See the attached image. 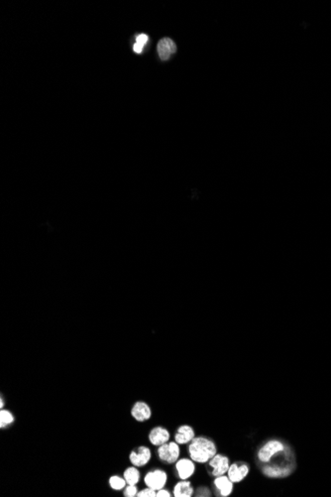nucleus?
<instances>
[{
  "mask_svg": "<svg viewBox=\"0 0 331 497\" xmlns=\"http://www.w3.org/2000/svg\"><path fill=\"white\" fill-rule=\"evenodd\" d=\"M177 51V46L175 42L170 38L162 39L157 46V52L162 61L169 60L172 55H174Z\"/></svg>",
  "mask_w": 331,
  "mask_h": 497,
  "instance_id": "7",
  "label": "nucleus"
},
{
  "mask_svg": "<svg viewBox=\"0 0 331 497\" xmlns=\"http://www.w3.org/2000/svg\"><path fill=\"white\" fill-rule=\"evenodd\" d=\"M152 458L151 450L145 446L138 447L137 451H132L129 455V460L131 464L137 467L146 465Z\"/></svg>",
  "mask_w": 331,
  "mask_h": 497,
  "instance_id": "6",
  "label": "nucleus"
},
{
  "mask_svg": "<svg viewBox=\"0 0 331 497\" xmlns=\"http://www.w3.org/2000/svg\"><path fill=\"white\" fill-rule=\"evenodd\" d=\"M168 480V475L166 473V471L162 469H155L152 471H149L144 478L145 484L147 487H150L154 490H159L165 487L166 483Z\"/></svg>",
  "mask_w": 331,
  "mask_h": 497,
  "instance_id": "4",
  "label": "nucleus"
},
{
  "mask_svg": "<svg viewBox=\"0 0 331 497\" xmlns=\"http://www.w3.org/2000/svg\"><path fill=\"white\" fill-rule=\"evenodd\" d=\"M263 472L270 477H282L288 475L290 473V469L279 466H265L263 468Z\"/></svg>",
  "mask_w": 331,
  "mask_h": 497,
  "instance_id": "16",
  "label": "nucleus"
},
{
  "mask_svg": "<svg viewBox=\"0 0 331 497\" xmlns=\"http://www.w3.org/2000/svg\"><path fill=\"white\" fill-rule=\"evenodd\" d=\"M0 407H1V409H3V398L1 397V399H0Z\"/></svg>",
  "mask_w": 331,
  "mask_h": 497,
  "instance_id": "23",
  "label": "nucleus"
},
{
  "mask_svg": "<svg viewBox=\"0 0 331 497\" xmlns=\"http://www.w3.org/2000/svg\"><path fill=\"white\" fill-rule=\"evenodd\" d=\"M138 494V489L136 485H129L125 488L124 490V496L125 497H134L137 496Z\"/></svg>",
  "mask_w": 331,
  "mask_h": 497,
  "instance_id": "21",
  "label": "nucleus"
},
{
  "mask_svg": "<svg viewBox=\"0 0 331 497\" xmlns=\"http://www.w3.org/2000/svg\"><path fill=\"white\" fill-rule=\"evenodd\" d=\"M158 457L162 462L168 464H175L179 460L181 450L179 444L175 442L166 443L158 448Z\"/></svg>",
  "mask_w": 331,
  "mask_h": 497,
  "instance_id": "2",
  "label": "nucleus"
},
{
  "mask_svg": "<svg viewBox=\"0 0 331 497\" xmlns=\"http://www.w3.org/2000/svg\"><path fill=\"white\" fill-rule=\"evenodd\" d=\"M137 496L138 497H157V491L150 488V487H147V488L139 491Z\"/></svg>",
  "mask_w": 331,
  "mask_h": 497,
  "instance_id": "20",
  "label": "nucleus"
},
{
  "mask_svg": "<svg viewBox=\"0 0 331 497\" xmlns=\"http://www.w3.org/2000/svg\"><path fill=\"white\" fill-rule=\"evenodd\" d=\"M284 450L285 446L282 442L278 440L269 441L259 450L258 459L262 463H269L275 455L282 453Z\"/></svg>",
  "mask_w": 331,
  "mask_h": 497,
  "instance_id": "3",
  "label": "nucleus"
},
{
  "mask_svg": "<svg viewBox=\"0 0 331 497\" xmlns=\"http://www.w3.org/2000/svg\"><path fill=\"white\" fill-rule=\"evenodd\" d=\"M123 477L125 478L127 484L136 485L140 480V471L137 469V466H130L125 469Z\"/></svg>",
  "mask_w": 331,
  "mask_h": 497,
  "instance_id": "15",
  "label": "nucleus"
},
{
  "mask_svg": "<svg viewBox=\"0 0 331 497\" xmlns=\"http://www.w3.org/2000/svg\"><path fill=\"white\" fill-rule=\"evenodd\" d=\"M109 484H110V487L114 490H122L125 487V485L127 484V482L124 477H120L118 475H113L109 478Z\"/></svg>",
  "mask_w": 331,
  "mask_h": 497,
  "instance_id": "19",
  "label": "nucleus"
},
{
  "mask_svg": "<svg viewBox=\"0 0 331 497\" xmlns=\"http://www.w3.org/2000/svg\"><path fill=\"white\" fill-rule=\"evenodd\" d=\"M228 477L233 483L241 482L249 473V466L245 464H238L236 463L230 464L228 469Z\"/></svg>",
  "mask_w": 331,
  "mask_h": 497,
  "instance_id": "10",
  "label": "nucleus"
},
{
  "mask_svg": "<svg viewBox=\"0 0 331 497\" xmlns=\"http://www.w3.org/2000/svg\"><path fill=\"white\" fill-rule=\"evenodd\" d=\"M132 417L138 422L148 421L152 416L150 406L144 401H137L131 409Z\"/></svg>",
  "mask_w": 331,
  "mask_h": 497,
  "instance_id": "8",
  "label": "nucleus"
},
{
  "mask_svg": "<svg viewBox=\"0 0 331 497\" xmlns=\"http://www.w3.org/2000/svg\"><path fill=\"white\" fill-rule=\"evenodd\" d=\"M13 422H14L13 414L8 410L1 409V411H0V428H5L6 426L10 425Z\"/></svg>",
  "mask_w": 331,
  "mask_h": 497,
  "instance_id": "18",
  "label": "nucleus"
},
{
  "mask_svg": "<svg viewBox=\"0 0 331 497\" xmlns=\"http://www.w3.org/2000/svg\"><path fill=\"white\" fill-rule=\"evenodd\" d=\"M171 496H172L171 492L167 489L162 488L157 490V497H171Z\"/></svg>",
  "mask_w": 331,
  "mask_h": 497,
  "instance_id": "22",
  "label": "nucleus"
},
{
  "mask_svg": "<svg viewBox=\"0 0 331 497\" xmlns=\"http://www.w3.org/2000/svg\"><path fill=\"white\" fill-rule=\"evenodd\" d=\"M208 463L209 466L212 468L211 473L215 477L225 474L230 466L229 459L226 456L220 454H216Z\"/></svg>",
  "mask_w": 331,
  "mask_h": 497,
  "instance_id": "5",
  "label": "nucleus"
},
{
  "mask_svg": "<svg viewBox=\"0 0 331 497\" xmlns=\"http://www.w3.org/2000/svg\"><path fill=\"white\" fill-rule=\"evenodd\" d=\"M176 469L181 479H189L196 471L195 462L189 459H181L176 463Z\"/></svg>",
  "mask_w": 331,
  "mask_h": 497,
  "instance_id": "9",
  "label": "nucleus"
},
{
  "mask_svg": "<svg viewBox=\"0 0 331 497\" xmlns=\"http://www.w3.org/2000/svg\"><path fill=\"white\" fill-rule=\"evenodd\" d=\"M196 438L195 430L189 425H183L178 429L175 436V441L179 445L190 444Z\"/></svg>",
  "mask_w": 331,
  "mask_h": 497,
  "instance_id": "12",
  "label": "nucleus"
},
{
  "mask_svg": "<svg viewBox=\"0 0 331 497\" xmlns=\"http://www.w3.org/2000/svg\"><path fill=\"white\" fill-rule=\"evenodd\" d=\"M188 451L191 459L199 464H205L209 462L217 454L214 442L206 437L195 438L190 443Z\"/></svg>",
  "mask_w": 331,
  "mask_h": 497,
  "instance_id": "1",
  "label": "nucleus"
},
{
  "mask_svg": "<svg viewBox=\"0 0 331 497\" xmlns=\"http://www.w3.org/2000/svg\"><path fill=\"white\" fill-rule=\"evenodd\" d=\"M149 41V37L146 34H138L135 40V44L133 45V51L136 54H141L144 50V47L147 45Z\"/></svg>",
  "mask_w": 331,
  "mask_h": 497,
  "instance_id": "17",
  "label": "nucleus"
},
{
  "mask_svg": "<svg viewBox=\"0 0 331 497\" xmlns=\"http://www.w3.org/2000/svg\"><path fill=\"white\" fill-rule=\"evenodd\" d=\"M170 440V433L163 427H155L149 433V441L153 446L160 447Z\"/></svg>",
  "mask_w": 331,
  "mask_h": 497,
  "instance_id": "11",
  "label": "nucleus"
},
{
  "mask_svg": "<svg viewBox=\"0 0 331 497\" xmlns=\"http://www.w3.org/2000/svg\"><path fill=\"white\" fill-rule=\"evenodd\" d=\"M194 494V487L191 481L187 479H182L179 481L174 488V496L176 497H191Z\"/></svg>",
  "mask_w": 331,
  "mask_h": 497,
  "instance_id": "14",
  "label": "nucleus"
},
{
  "mask_svg": "<svg viewBox=\"0 0 331 497\" xmlns=\"http://www.w3.org/2000/svg\"><path fill=\"white\" fill-rule=\"evenodd\" d=\"M214 485L221 494V496H229L233 490V482L226 475L216 476L214 479Z\"/></svg>",
  "mask_w": 331,
  "mask_h": 497,
  "instance_id": "13",
  "label": "nucleus"
}]
</instances>
